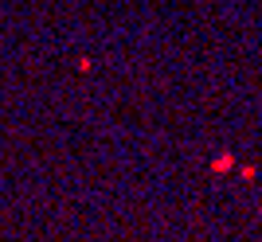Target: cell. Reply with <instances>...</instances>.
I'll list each match as a JSON object with an SVG mask.
<instances>
[{"label": "cell", "mask_w": 262, "mask_h": 242, "mask_svg": "<svg viewBox=\"0 0 262 242\" xmlns=\"http://www.w3.org/2000/svg\"><path fill=\"white\" fill-rule=\"evenodd\" d=\"M227 168H231V156H227V153L215 156V172H227Z\"/></svg>", "instance_id": "1"}]
</instances>
